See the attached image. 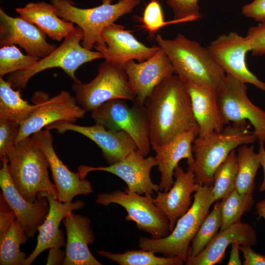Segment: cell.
I'll return each instance as SVG.
<instances>
[{
    "mask_svg": "<svg viewBox=\"0 0 265 265\" xmlns=\"http://www.w3.org/2000/svg\"><path fill=\"white\" fill-rule=\"evenodd\" d=\"M144 106L151 146L163 145L184 132L197 129L189 94L185 84L173 74L156 86Z\"/></svg>",
    "mask_w": 265,
    "mask_h": 265,
    "instance_id": "cell-1",
    "label": "cell"
},
{
    "mask_svg": "<svg viewBox=\"0 0 265 265\" xmlns=\"http://www.w3.org/2000/svg\"><path fill=\"white\" fill-rule=\"evenodd\" d=\"M155 40L170 59L175 74L185 83L216 90L226 73L213 59L208 48L179 33L173 39L157 34Z\"/></svg>",
    "mask_w": 265,
    "mask_h": 265,
    "instance_id": "cell-2",
    "label": "cell"
},
{
    "mask_svg": "<svg viewBox=\"0 0 265 265\" xmlns=\"http://www.w3.org/2000/svg\"><path fill=\"white\" fill-rule=\"evenodd\" d=\"M249 128L246 121L233 123L220 132L203 137L197 136L194 139L192 149L194 160L187 169L193 172L197 184L212 185L216 170L231 152L257 140L255 133Z\"/></svg>",
    "mask_w": 265,
    "mask_h": 265,
    "instance_id": "cell-3",
    "label": "cell"
},
{
    "mask_svg": "<svg viewBox=\"0 0 265 265\" xmlns=\"http://www.w3.org/2000/svg\"><path fill=\"white\" fill-rule=\"evenodd\" d=\"M7 156L12 181L26 200L34 202L41 192L50 193L57 200L56 186L49 176L47 158L32 135L16 143Z\"/></svg>",
    "mask_w": 265,
    "mask_h": 265,
    "instance_id": "cell-4",
    "label": "cell"
},
{
    "mask_svg": "<svg viewBox=\"0 0 265 265\" xmlns=\"http://www.w3.org/2000/svg\"><path fill=\"white\" fill-rule=\"evenodd\" d=\"M212 186H199L193 195L192 205L178 219L167 236L157 239L141 237L138 246L165 256L179 257L186 263L190 243L213 204L211 199Z\"/></svg>",
    "mask_w": 265,
    "mask_h": 265,
    "instance_id": "cell-5",
    "label": "cell"
},
{
    "mask_svg": "<svg viewBox=\"0 0 265 265\" xmlns=\"http://www.w3.org/2000/svg\"><path fill=\"white\" fill-rule=\"evenodd\" d=\"M103 0L102 4L90 8L76 6L72 0H51L58 17L74 24L82 30L83 38L81 45L92 50L101 38V32L106 26L115 23L123 15L131 13L140 0Z\"/></svg>",
    "mask_w": 265,
    "mask_h": 265,
    "instance_id": "cell-6",
    "label": "cell"
},
{
    "mask_svg": "<svg viewBox=\"0 0 265 265\" xmlns=\"http://www.w3.org/2000/svg\"><path fill=\"white\" fill-rule=\"evenodd\" d=\"M83 38L82 30L77 26L52 53L38 60L29 69L9 74L7 80L12 83L13 88L21 90L26 87L29 80L35 75L49 69L59 68L74 82L79 81L75 73L80 66L95 59L103 58L100 52L86 49L81 45Z\"/></svg>",
    "mask_w": 265,
    "mask_h": 265,
    "instance_id": "cell-7",
    "label": "cell"
},
{
    "mask_svg": "<svg viewBox=\"0 0 265 265\" xmlns=\"http://www.w3.org/2000/svg\"><path fill=\"white\" fill-rule=\"evenodd\" d=\"M124 99L107 101L91 112L95 124L113 131H123L133 139L138 151L144 157L151 146L148 118L144 105L133 103L130 106Z\"/></svg>",
    "mask_w": 265,
    "mask_h": 265,
    "instance_id": "cell-8",
    "label": "cell"
},
{
    "mask_svg": "<svg viewBox=\"0 0 265 265\" xmlns=\"http://www.w3.org/2000/svg\"><path fill=\"white\" fill-rule=\"evenodd\" d=\"M98 71L91 81L83 83L79 80L71 87L78 104L86 112H91L113 99L134 100L125 69L105 60L100 64Z\"/></svg>",
    "mask_w": 265,
    "mask_h": 265,
    "instance_id": "cell-9",
    "label": "cell"
},
{
    "mask_svg": "<svg viewBox=\"0 0 265 265\" xmlns=\"http://www.w3.org/2000/svg\"><path fill=\"white\" fill-rule=\"evenodd\" d=\"M96 202L104 206L111 204L122 206L127 213L125 219L134 221L137 228L151 235L153 238L165 237L170 233L168 219L154 204L151 194L142 196L117 189L98 194Z\"/></svg>",
    "mask_w": 265,
    "mask_h": 265,
    "instance_id": "cell-10",
    "label": "cell"
},
{
    "mask_svg": "<svg viewBox=\"0 0 265 265\" xmlns=\"http://www.w3.org/2000/svg\"><path fill=\"white\" fill-rule=\"evenodd\" d=\"M246 83L226 74L216 89L219 113L224 124L249 121L259 145L265 142V111L249 99Z\"/></svg>",
    "mask_w": 265,
    "mask_h": 265,
    "instance_id": "cell-11",
    "label": "cell"
},
{
    "mask_svg": "<svg viewBox=\"0 0 265 265\" xmlns=\"http://www.w3.org/2000/svg\"><path fill=\"white\" fill-rule=\"evenodd\" d=\"M35 94L40 100V106L21 124L16 143L55 122L75 123L87 112L78 104L75 96L66 91L62 90L51 98L43 92Z\"/></svg>",
    "mask_w": 265,
    "mask_h": 265,
    "instance_id": "cell-12",
    "label": "cell"
},
{
    "mask_svg": "<svg viewBox=\"0 0 265 265\" xmlns=\"http://www.w3.org/2000/svg\"><path fill=\"white\" fill-rule=\"evenodd\" d=\"M101 36L94 49L106 61L123 69L129 61H144L160 49L158 46H146L134 36L132 30L115 23L105 27Z\"/></svg>",
    "mask_w": 265,
    "mask_h": 265,
    "instance_id": "cell-13",
    "label": "cell"
},
{
    "mask_svg": "<svg viewBox=\"0 0 265 265\" xmlns=\"http://www.w3.org/2000/svg\"><path fill=\"white\" fill-rule=\"evenodd\" d=\"M157 166L155 157H144L138 150L131 153L126 158L107 166L93 167L80 165L78 168L80 178L85 179L90 172L102 171L116 175L127 185L126 192L140 195L153 194L159 190V185L154 184L151 178L152 168Z\"/></svg>",
    "mask_w": 265,
    "mask_h": 265,
    "instance_id": "cell-14",
    "label": "cell"
},
{
    "mask_svg": "<svg viewBox=\"0 0 265 265\" xmlns=\"http://www.w3.org/2000/svg\"><path fill=\"white\" fill-rule=\"evenodd\" d=\"M207 48L226 74L265 92V82L260 80L247 67L245 56L251 47L245 36L236 32L223 34L212 41Z\"/></svg>",
    "mask_w": 265,
    "mask_h": 265,
    "instance_id": "cell-15",
    "label": "cell"
},
{
    "mask_svg": "<svg viewBox=\"0 0 265 265\" xmlns=\"http://www.w3.org/2000/svg\"><path fill=\"white\" fill-rule=\"evenodd\" d=\"M45 129L55 130L59 133L73 131L85 136L99 147L109 165L121 160L137 149L133 139L124 131L108 130L100 124L84 126L60 121L49 125Z\"/></svg>",
    "mask_w": 265,
    "mask_h": 265,
    "instance_id": "cell-16",
    "label": "cell"
},
{
    "mask_svg": "<svg viewBox=\"0 0 265 265\" xmlns=\"http://www.w3.org/2000/svg\"><path fill=\"white\" fill-rule=\"evenodd\" d=\"M32 136L47 158L57 190V200L63 203L72 202L78 195H87L93 193L91 182L82 179L78 172L70 170L58 158L53 146V138L50 130H42Z\"/></svg>",
    "mask_w": 265,
    "mask_h": 265,
    "instance_id": "cell-17",
    "label": "cell"
},
{
    "mask_svg": "<svg viewBox=\"0 0 265 265\" xmlns=\"http://www.w3.org/2000/svg\"><path fill=\"white\" fill-rule=\"evenodd\" d=\"M47 35L35 25L20 17H13L0 8V46L17 45L27 54L42 58L57 46L49 43Z\"/></svg>",
    "mask_w": 265,
    "mask_h": 265,
    "instance_id": "cell-18",
    "label": "cell"
},
{
    "mask_svg": "<svg viewBox=\"0 0 265 265\" xmlns=\"http://www.w3.org/2000/svg\"><path fill=\"white\" fill-rule=\"evenodd\" d=\"M0 186L3 197L14 211L16 219L23 227L28 238L33 237L44 221L49 210V203L45 197H37L34 202L26 200L16 188L8 169V159L1 160Z\"/></svg>",
    "mask_w": 265,
    "mask_h": 265,
    "instance_id": "cell-19",
    "label": "cell"
},
{
    "mask_svg": "<svg viewBox=\"0 0 265 265\" xmlns=\"http://www.w3.org/2000/svg\"><path fill=\"white\" fill-rule=\"evenodd\" d=\"M124 69L135 97L132 102L141 105L156 86L175 74L170 59L161 49L144 61H129Z\"/></svg>",
    "mask_w": 265,
    "mask_h": 265,
    "instance_id": "cell-20",
    "label": "cell"
},
{
    "mask_svg": "<svg viewBox=\"0 0 265 265\" xmlns=\"http://www.w3.org/2000/svg\"><path fill=\"white\" fill-rule=\"evenodd\" d=\"M39 197L47 198L49 203V210L44 221L38 229L36 245L30 255L26 257L25 265H31L45 250L65 246L63 232L59 228L60 224L68 214L82 208L85 205L84 202L81 200L61 202L47 192L39 193L37 197Z\"/></svg>",
    "mask_w": 265,
    "mask_h": 265,
    "instance_id": "cell-21",
    "label": "cell"
},
{
    "mask_svg": "<svg viewBox=\"0 0 265 265\" xmlns=\"http://www.w3.org/2000/svg\"><path fill=\"white\" fill-rule=\"evenodd\" d=\"M174 183L168 191H158L154 204L168 219L170 232L178 219L184 215L192 204L191 194L195 192L200 185L196 182L193 172L185 171L178 165L174 170Z\"/></svg>",
    "mask_w": 265,
    "mask_h": 265,
    "instance_id": "cell-22",
    "label": "cell"
},
{
    "mask_svg": "<svg viewBox=\"0 0 265 265\" xmlns=\"http://www.w3.org/2000/svg\"><path fill=\"white\" fill-rule=\"evenodd\" d=\"M198 134V130H192L180 134L163 145L151 146L160 173L159 191H168L171 187L174 170L182 159H186L188 167L193 164L192 143Z\"/></svg>",
    "mask_w": 265,
    "mask_h": 265,
    "instance_id": "cell-23",
    "label": "cell"
},
{
    "mask_svg": "<svg viewBox=\"0 0 265 265\" xmlns=\"http://www.w3.org/2000/svg\"><path fill=\"white\" fill-rule=\"evenodd\" d=\"M62 223L67 235L63 265H102L89 248L95 240L90 219L72 212Z\"/></svg>",
    "mask_w": 265,
    "mask_h": 265,
    "instance_id": "cell-24",
    "label": "cell"
},
{
    "mask_svg": "<svg viewBox=\"0 0 265 265\" xmlns=\"http://www.w3.org/2000/svg\"><path fill=\"white\" fill-rule=\"evenodd\" d=\"M238 242L241 245L252 247L257 242L255 230L241 221L219 231L205 248L195 257L186 260V265H213L221 263L229 245Z\"/></svg>",
    "mask_w": 265,
    "mask_h": 265,
    "instance_id": "cell-25",
    "label": "cell"
},
{
    "mask_svg": "<svg viewBox=\"0 0 265 265\" xmlns=\"http://www.w3.org/2000/svg\"><path fill=\"white\" fill-rule=\"evenodd\" d=\"M185 84L198 126V136L203 137L221 131L225 124L219 111L216 90L194 83Z\"/></svg>",
    "mask_w": 265,
    "mask_h": 265,
    "instance_id": "cell-26",
    "label": "cell"
},
{
    "mask_svg": "<svg viewBox=\"0 0 265 265\" xmlns=\"http://www.w3.org/2000/svg\"><path fill=\"white\" fill-rule=\"evenodd\" d=\"M15 11L27 22L35 25L50 38L57 42L65 39L75 27L74 24L57 16L52 3L30 2Z\"/></svg>",
    "mask_w": 265,
    "mask_h": 265,
    "instance_id": "cell-27",
    "label": "cell"
},
{
    "mask_svg": "<svg viewBox=\"0 0 265 265\" xmlns=\"http://www.w3.org/2000/svg\"><path fill=\"white\" fill-rule=\"evenodd\" d=\"M35 104L24 100L20 90H15L12 83L0 78V119L10 120L21 124L40 106L41 102L34 94Z\"/></svg>",
    "mask_w": 265,
    "mask_h": 265,
    "instance_id": "cell-28",
    "label": "cell"
},
{
    "mask_svg": "<svg viewBox=\"0 0 265 265\" xmlns=\"http://www.w3.org/2000/svg\"><path fill=\"white\" fill-rule=\"evenodd\" d=\"M237 172L235 188L239 193L254 192L256 189L255 178L261 164L258 153L253 145H242L237 153Z\"/></svg>",
    "mask_w": 265,
    "mask_h": 265,
    "instance_id": "cell-29",
    "label": "cell"
},
{
    "mask_svg": "<svg viewBox=\"0 0 265 265\" xmlns=\"http://www.w3.org/2000/svg\"><path fill=\"white\" fill-rule=\"evenodd\" d=\"M27 238L23 227L16 219L0 238V265H25L26 254L20 247L26 243Z\"/></svg>",
    "mask_w": 265,
    "mask_h": 265,
    "instance_id": "cell-30",
    "label": "cell"
},
{
    "mask_svg": "<svg viewBox=\"0 0 265 265\" xmlns=\"http://www.w3.org/2000/svg\"><path fill=\"white\" fill-rule=\"evenodd\" d=\"M97 253L120 265H182L185 263L179 257L157 256L156 253L143 249L127 250L124 253L99 250Z\"/></svg>",
    "mask_w": 265,
    "mask_h": 265,
    "instance_id": "cell-31",
    "label": "cell"
},
{
    "mask_svg": "<svg viewBox=\"0 0 265 265\" xmlns=\"http://www.w3.org/2000/svg\"><path fill=\"white\" fill-rule=\"evenodd\" d=\"M253 192L239 193L236 188L220 201L221 225L219 231L241 221L242 215L254 203Z\"/></svg>",
    "mask_w": 265,
    "mask_h": 265,
    "instance_id": "cell-32",
    "label": "cell"
},
{
    "mask_svg": "<svg viewBox=\"0 0 265 265\" xmlns=\"http://www.w3.org/2000/svg\"><path fill=\"white\" fill-rule=\"evenodd\" d=\"M237 172V154L234 150L214 174L211 192L213 203L224 198L235 188Z\"/></svg>",
    "mask_w": 265,
    "mask_h": 265,
    "instance_id": "cell-33",
    "label": "cell"
},
{
    "mask_svg": "<svg viewBox=\"0 0 265 265\" xmlns=\"http://www.w3.org/2000/svg\"><path fill=\"white\" fill-rule=\"evenodd\" d=\"M221 225L220 202L217 201L215 202L212 211L205 217L192 240L186 260L195 257L205 248L220 230Z\"/></svg>",
    "mask_w": 265,
    "mask_h": 265,
    "instance_id": "cell-34",
    "label": "cell"
},
{
    "mask_svg": "<svg viewBox=\"0 0 265 265\" xmlns=\"http://www.w3.org/2000/svg\"><path fill=\"white\" fill-rule=\"evenodd\" d=\"M40 59L23 54L15 46L0 48V78L32 67Z\"/></svg>",
    "mask_w": 265,
    "mask_h": 265,
    "instance_id": "cell-35",
    "label": "cell"
},
{
    "mask_svg": "<svg viewBox=\"0 0 265 265\" xmlns=\"http://www.w3.org/2000/svg\"><path fill=\"white\" fill-rule=\"evenodd\" d=\"M135 19L140 24L141 28L147 31L152 37L162 27L169 24L179 23L173 20L165 21L161 5L159 0H151L146 5L143 15L135 17Z\"/></svg>",
    "mask_w": 265,
    "mask_h": 265,
    "instance_id": "cell-36",
    "label": "cell"
},
{
    "mask_svg": "<svg viewBox=\"0 0 265 265\" xmlns=\"http://www.w3.org/2000/svg\"><path fill=\"white\" fill-rule=\"evenodd\" d=\"M199 0H166L172 8L174 20L179 23L198 20L201 17Z\"/></svg>",
    "mask_w": 265,
    "mask_h": 265,
    "instance_id": "cell-37",
    "label": "cell"
},
{
    "mask_svg": "<svg viewBox=\"0 0 265 265\" xmlns=\"http://www.w3.org/2000/svg\"><path fill=\"white\" fill-rule=\"evenodd\" d=\"M20 125L10 120L0 119V160L7 157V152L16 144Z\"/></svg>",
    "mask_w": 265,
    "mask_h": 265,
    "instance_id": "cell-38",
    "label": "cell"
},
{
    "mask_svg": "<svg viewBox=\"0 0 265 265\" xmlns=\"http://www.w3.org/2000/svg\"><path fill=\"white\" fill-rule=\"evenodd\" d=\"M245 37L249 43L252 55L265 54V21L250 27Z\"/></svg>",
    "mask_w": 265,
    "mask_h": 265,
    "instance_id": "cell-39",
    "label": "cell"
},
{
    "mask_svg": "<svg viewBox=\"0 0 265 265\" xmlns=\"http://www.w3.org/2000/svg\"><path fill=\"white\" fill-rule=\"evenodd\" d=\"M16 219V214L2 193H0V238H1Z\"/></svg>",
    "mask_w": 265,
    "mask_h": 265,
    "instance_id": "cell-40",
    "label": "cell"
},
{
    "mask_svg": "<svg viewBox=\"0 0 265 265\" xmlns=\"http://www.w3.org/2000/svg\"><path fill=\"white\" fill-rule=\"evenodd\" d=\"M243 15L256 22L265 21V0H254L243 5L241 8Z\"/></svg>",
    "mask_w": 265,
    "mask_h": 265,
    "instance_id": "cell-41",
    "label": "cell"
},
{
    "mask_svg": "<svg viewBox=\"0 0 265 265\" xmlns=\"http://www.w3.org/2000/svg\"><path fill=\"white\" fill-rule=\"evenodd\" d=\"M240 251L243 256V265H265V255L255 252L251 247L240 245Z\"/></svg>",
    "mask_w": 265,
    "mask_h": 265,
    "instance_id": "cell-42",
    "label": "cell"
},
{
    "mask_svg": "<svg viewBox=\"0 0 265 265\" xmlns=\"http://www.w3.org/2000/svg\"><path fill=\"white\" fill-rule=\"evenodd\" d=\"M49 250L46 265H63L66 255L65 252L61 249V247H53Z\"/></svg>",
    "mask_w": 265,
    "mask_h": 265,
    "instance_id": "cell-43",
    "label": "cell"
},
{
    "mask_svg": "<svg viewBox=\"0 0 265 265\" xmlns=\"http://www.w3.org/2000/svg\"><path fill=\"white\" fill-rule=\"evenodd\" d=\"M240 246V244L238 242H234L231 244V250L228 265H241L242 264L239 256Z\"/></svg>",
    "mask_w": 265,
    "mask_h": 265,
    "instance_id": "cell-44",
    "label": "cell"
},
{
    "mask_svg": "<svg viewBox=\"0 0 265 265\" xmlns=\"http://www.w3.org/2000/svg\"><path fill=\"white\" fill-rule=\"evenodd\" d=\"M258 154L261 166L263 167L264 172L262 183L259 188V191L262 192L265 191V148L264 147V144L260 145Z\"/></svg>",
    "mask_w": 265,
    "mask_h": 265,
    "instance_id": "cell-45",
    "label": "cell"
},
{
    "mask_svg": "<svg viewBox=\"0 0 265 265\" xmlns=\"http://www.w3.org/2000/svg\"><path fill=\"white\" fill-rule=\"evenodd\" d=\"M256 210L259 215L265 220V199L257 203Z\"/></svg>",
    "mask_w": 265,
    "mask_h": 265,
    "instance_id": "cell-46",
    "label": "cell"
}]
</instances>
